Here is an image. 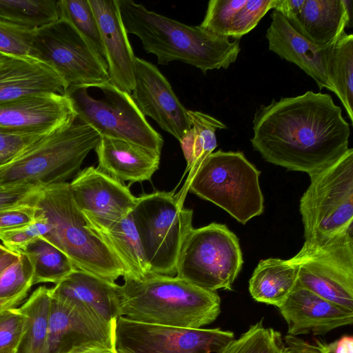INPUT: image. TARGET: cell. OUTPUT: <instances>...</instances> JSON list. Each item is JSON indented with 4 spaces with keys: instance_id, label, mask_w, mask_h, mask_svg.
Masks as SVG:
<instances>
[{
    "instance_id": "obj_49",
    "label": "cell",
    "mask_w": 353,
    "mask_h": 353,
    "mask_svg": "<svg viewBox=\"0 0 353 353\" xmlns=\"http://www.w3.org/2000/svg\"><path fill=\"white\" fill-rule=\"evenodd\" d=\"M16 350L11 349V348H6L0 350V353H15Z\"/></svg>"
},
{
    "instance_id": "obj_9",
    "label": "cell",
    "mask_w": 353,
    "mask_h": 353,
    "mask_svg": "<svg viewBox=\"0 0 353 353\" xmlns=\"http://www.w3.org/2000/svg\"><path fill=\"white\" fill-rule=\"evenodd\" d=\"M89 86L74 85L65 92L77 118L100 137L132 142L161 154L162 137L148 123L131 94L110 82Z\"/></svg>"
},
{
    "instance_id": "obj_48",
    "label": "cell",
    "mask_w": 353,
    "mask_h": 353,
    "mask_svg": "<svg viewBox=\"0 0 353 353\" xmlns=\"http://www.w3.org/2000/svg\"><path fill=\"white\" fill-rule=\"evenodd\" d=\"M68 353H115L114 350L100 347H82L74 349Z\"/></svg>"
},
{
    "instance_id": "obj_24",
    "label": "cell",
    "mask_w": 353,
    "mask_h": 353,
    "mask_svg": "<svg viewBox=\"0 0 353 353\" xmlns=\"http://www.w3.org/2000/svg\"><path fill=\"white\" fill-rule=\"evenodd\" d=\"M116 283L76 268L50 288V296L90 309L102 321L114 324L119 317Z\"/></svg>"
},
{
    "instance_id": "obj_46",
    "label": "cell",
    "mask_w": 353,
    "mask_h": 353,
    "mask_svg": "<svg viewBox=\"0 0 353 353\" xmlns=\"http://www.w3.org/2000/svg\"><path fill=\"white\" fill-rule=\"evenodd\" d=\"M28 292L23 293L10 299H0V312L8 309L17 307L26 297Z\"/></svg>"
},
{
    "instance_id": "obj_13",
    "label": "cell",
    "mask_w": 353,
    "mask_h": 353,
    "mask_svg": "<svg viewBox=\"0 0 353 353\" xmlns=\"http://www.w3.org/2000/svg\"><path fill=\"white\" fill-rule=\"evenodd\" d=\"M235 339L219 327L185 328L133 321L119 316L114 323L115 353H224Z\"/></svg>"
},
{
    "instance_id": "obj_16",
    "label": "cell",
    "mask_w": 353,
    "mask_h": 353,
    "mask_svg": "<svg viewBox=\"0 0 353 353\" xmlns=\"http://www.w3.org/2000/svg\"><path fill=\"white\" fill-rule=\"evenodd\" d=\"M143 114L179 141L190 127L188 110L181 104L169 81L152 63L135 60L134 86L130 94Z\"/></svg>"
},
{
    "instance_id": "obj_37",
    "label": "cell",
    "mask_w": 353,
    "mask_h": 353,
    "mask_svg": "<svg viewBox=\"0 0 353 353\" xmlns=\"http://www.w3.org/2000/svg\"><path fill=\"white\" fill-rule=\"evenodd\" d=\"M30 325V318L19 308L0 312V350H16Z\"/></svg>"
},
{
    "instance_id": "obj_11",
    "label": "cell",
    "mask_w": 353,
    "mask_h": 353,
    "mask_svg": "<svg viewBox=\"0 0 353 353\" xmlns=\"http://www.w3.org/2000/svg\"><path fill=\"white\" fill-rule=\"evenodd\" d=\"M34 48L36 60L50 67L66 90L110 82L105 59L63 18L36 29Z\"/></svg>"
},
{
    "instance_id": "obj_19",
    "label": "cell",
    "mask_w": 353,
    "mask_h": 353,
    "mask_svg": "<svg viewBox=\"0 0 353 353\" xmlns=\"http://www.w3.org/2000/svg\"><path fill=\"white\" fill-rule=\"evenodd\" d=\"M105 52L110 83L131 94L134 86L136 57L129 41L118 0H89Z\"/></svg>"
},
{
    "instance_id": "obj_6",
    "label": "cell",
    "mask_w": 353,
    "mask_h": 353,
    "mask_svg": "<svg viewBox=\"0 0 353 353\" xmlns=\"http://www.w3.org/2000/svg\"><path fill=\"white\" fill-rule=\"evenodd\" d=\"M260 173L242 152L219 150L189 172L184 188L245 224L263 212Z\"/></svg>"
},
{
    "instance_id": "obj_28",
    "label": "cell",
    "mask_w": 353,
    "mask_h": 353,
    "mask_svg": "<svg viewBox=\"0 0 353 353\" xmlns=\"http://www.w3.org/2000/svg\"><path fill=\"white\" fill-rule=\"evenodd\" d=\"M18 253L25 254L32 263L33 285L40 283L56 284L76 269L64 252L42 236L27 244Z\"/></svg>"
},
{
    "instance_id": "obj_4",
    "label": "cell",
    "mask_w": 353,
    "mask_h": 353,
    "mask_svg": "<svg viewBox=\"0 0 353 353\" xmlns=\"http://www.w3.org/2000/svg\"><path fill=\"white\" fill-rule=\"evenodd\" d=\"M36 205L50 224V231L42 237L64 252L76 268L110 283L125 276L115 255L88 226L73 200L69 183L45 186Z\"/></svg>"
},
{
    "instance_id": "obj_40",
    "label": "cell",
    "mask_w": 353,
    "mask_h": 353,
    "mask_svg": "<svg viewBox=\"0 0 353 353\" xmlns=\"http://www.w3.org/2000/svg\"><path fill=\"white\" fill-rule=\"evenodd\" d=\"M50 134H15L0 131V166L12 161Z\"/></svg>"
},
{
    "instance_id": "obj_7",
    "label": "cell",
    "mask_w": 353,
    "mask_h": 353,
    "mask_svg": "<svg viewBox=\"0 0 353 353\" xmlns=\"http://www.w3.org/2000/svg\"><path fill=\"white\" fill-rule=\"evenodd\" d=\"M310 177L299 205L304 243L321 244L353 233V149Z\"/></svg>"
},
{
    "instance_id": "obj_23",
    "label": "cell",
    "mask_w": 353,
    "mask_h": 353,
    "mask_svg": "<svg viewBox=\"0 0 353 353\" xmlns=\"http://www.w3.org/2000/svg\"><path fill=\"white\" fill-rule=\"evenodd\" d=\"M98 169L117 181H150L159 169L160 155L154 151L127 141L100 137L94 148Z\"/></svg>"
},
{
    "instance_id": "obj_5",
    "label": "cell",
    "mask_w": 353,
    "mask_h": 353,
    "mask_svg": "<svg viewBox=\"0 0 353 353\" xmlns=\"http://www.w3.org/2000/svg\"><path fill=\"white\" fill-rule=\"evenodd\" d=\"M99 134L77 118L0 166V188L65 182L97 146Z\"/></svg>"
},
{
    "instance_id": "obj_22",
    "label": "cell",
    "mask_w": 353,
    "mask_h": 353,
    "mask_svg": "<svg viewBox=\"0 0 353 353\" xmlns=\"http://www.w3.org/2000/svg\"><path fill=\"white\" fill-rule=\"evenodd\" d=\"M352 0H305L291 26L319 48L332 46L352 26Z\"/></svg>"
},
{
    "instance_id": "obj_32",
    "label": "cell",
    "mask_w": 353,
    "mask_h": 353,
    "mask_svg": "<svg viewBox=\"0 0 353 353\" xmlns=\"http://www.w3.org/2000/svg\"><path fill=\"white\" fill-rule=\"evenodd\" d=\"M58 9L59 18L68 21L95 52L105 59L99 28L89 0L58 1Z\"/></svg>"
},
{
    "instance_id": "obj_44",
    "label": "cell",
    "mask_w": 353,
    "mask_h": 353,
    "mask_svg": "<svg viewBox=\"0 0 353 353\" xmlns=\"http://www.w3.org/2000/svg\"><path fill=\"white\" fill-rule=\"evenodd\" d=\"M305 0H274L272 10L280 12L288 21L296 16Z\"/></svg>"
},
{
    "instance_id": "obj_18",
    "label": "cell",
    "mask_w": 353,
    "mask_h": 353,
    "mask_svg": "<svg viewBox=\"0 0 353 353\" xmlns=\"http://www.w3.org/2000/svg\"><path fill=\"white\" fill-rule=\"evenodd\" d=\"M270 17L272 21L265 35L269 50L299 66L314 79L320 90L326 88L335 94L331 78L334 45L319 48L297 32L280 12L273 10Z\"/></svg>"
},
{
    "instance_id": "obj_38",
    "label": "cell",
    "mask_w": 353,
    "mask_h": 353,
    "mask_svg": "<svg viewBox=\"0 0 353 353\" xmlns=\"http://www.w3.org/2000/svg\"><path fill=\"white\" fill-rule=\"evenodd\" d=\"M50 230L48 219L42 210L32 223L19 228L0 232V240L8 250L17 252L31 241L47 234Z\"/></svg>"
},
{
    "instance_id": "obj_30",
    "label": "cell",
    "mask_w": 353,
    "mask_h": 353,
    "mask_svg": "<svg viewBox=\"0 0 353 353\" xmlns=\"http://www.w3.org/2000/svg\"><path fill=\"white\" fill-rule=\"evenodd\" d=\"M59 19L54 0H0V19L36 30Z\"/></svg>"
},
{
    "instance_id": "obj_39",
    "label": "cell",
    "mask_w": 353,
    "mask_h": 353,
    "mask_svg": "<svg viewBox=\"0 0 353 353\" xmlns=\"http://www.w3.org/2000/svg\"><path fill=\"white\" fill-rule=\"evenodd\" d=\"M274 0H247L240 10L230 37L239 40L254 29L263 17L273 8Z\"/></svg>"
},
{
    "instance_id": "obj_15",
    "label": "cell",
    "mask_w": 353,
    "mask_h": 353,
    "mask_svg": "<svg viewBox=\"0 0 353 353\" xmlns=\"http://www.w3.org/2000/svg\"><path fill=\"white\" fill-rule=\"evenodd\" d=\"M113 327L86 307L50 296L47 353L92 347L114 350Z\"/></svg>"
},
{
    "instance_id": "obj_2",
    "label": "cell",
    "mask_w": 353,
    "mask_h": 353,
    "mask_svg": "<svg viewBox=\"0 0 353 353\" xmlns=\"http://www.w3.org/2000/svg\"><path fill=\"white\" fill-rule=\"evenodd\" d=\"M121 19L128 33L136 35L157 63L179 61L206 73L227 69L241 51L239 40L212 34L199 26L182 23L148 10L131 0H118Z\"/></svg>"
},
{
    "instance_id": "obj_43",
    "label": "cell",
    "mask_w": 353,
    "mask_h": 353,
    "mask_svg": "<svg viewBox=\"0 0 353 353\" xmlns=\"http://www.w3.org/2000/svg\"><path fill=\"white\" fill-rule=\"evenodd\" d=\"M283 343L282 353H331L328 345L319 340L310 343L297 336L287 334Z\"/></svg>"
},
{
    "instance_id": "obj_10",
    "label": "cell",
    "mask_w": 353,
    "mask_h": 353,
    "mask_svg": "<svg viewBox=\"0 0 353 353\" xmlns=\"http://www.w3.org/2000/svg\"><path fill=\"white\" fill-rule=\"evenodd\" d=\"M243 264L236 235L227 225L212 223L189 232L175 276L206 290H231Z\"/></svg>"
},
{
    "instance_id": "obj_45",
    "label": "cell",
    "mask_w": 353,
    "mask_h": 353,
    "mask_svg": "<svg viewBox=\"0 0 353 353\" xmlns=\"http://www.w3.org/2000/svg\"><path fill=\"white\" fill-rule=\"evenodd\" d=\"M331 353H353V337L343 336L334 343L328 345Z\"/></svg>"
},
{
    "instance_id": "obj_35",
    "label": "cell",
    "mask_w": 353,
    "mask_h": 353,
    "mask_svg": "<svg viewBox=\"0 0 353 353\" xmlns=\"http://www.w3.org/2000/svg\"><path fill=\"white\" fill-rule=\"evenodd\" d=\"M35 31L0 19V53L36 60Z\"/></svg>"
},
{
    "instance_id": "obj_33",
    "label": "cell",
    "mask_w": 353,
    "mask_h": 353,
    "mask_svg": "<svg viewBox=\"0 0 353 353\" xmlns=\"http://www.w3.org/2000/svg\"><path fill=\"white\" fill-rule=\"evenodd\" d=\"M283 345L280 332L265 327L261 320L235 339L224 353H282Z\"/></svg>"
},
{
    "instance_id": "obj_50",
    "label": "cell",
    "mask_w": 353,
    "mask_h": 353,
    "mask_svg": "<svg viewBox=\"0 0 353 353\" xmlns=\"http://www.w3.org/2000/svg\"><path fill=\"white\" fill-rule=\"evenodd\" d=\"M10 251L4 245L0 244V256Z\"/></svg>"
},
{
    "instance_id": "obj_41",
    "label": "cell",
    "mask_w": 353,
    "mask_h": 353,
    "mask_svg": "<svg viewBox=\"0 0 353 353\" xmlns=\"http://www.w3.org/2000/svg\"><path fill=\"white\" fill-rule=\"evenodd\" d=\"M45 186L17 185L0 188V211L23 205H35Z\"/></svg>"
},
{
    "instance_id": "obj_29",
    "label": "cell",
    "mask_w": 353,
    "mask_h": 353,
    "mask_svg": "<svg viewBox=\"0 0 353 353\" xmlns=\"http://www.w3.org/2000/svg\"><path fill=\"white\" fill-rule=\"evenodd\" d=\"M50 304V288L41 286L19 307L29 316L30 325L15 353H47Z\"/></svg>"
},
{
    "instance_id": "obj_25",
    "label": "cell",
    "mask_w": 353,
    "mask_h": 353,
    "mask_svg": "<svg viewBox=\"0 0 353 353\" xmlns=\"http://www.w3.org/2000/svg\"><path fill=\"white\" fill-rule=\"evenodd\" d=\"M297 281V269L290 259H263L259 261L249 281V292L256 301L278 307Z\"/></svg>"
},
{
    "instance_id": "obj_31",
    "label": "cell",
    "mask_w": 353,
    "mask_h": 353,
    "mask_svg": "<svg viewBox=\"0 0 353 353\" xmlns=\"http://www.w3.org/2000/svg\"><path fill=\"white\" fill-rule=\"evenodd\" d=\"M331 78L337 95L353 123V35L345 32L334 46Z\"/></svg>"
},
{
    "instance_id": "obj_17",
    "label": "cell",
    "mask_w": 353,
    "mask_h": 353,
    "mask_svg": "<svg viewBox=\"0 0 353 353\" xmlns=\"http://www.w3.org/2000/svg\"><path fill=\"white\" fill-rule=\"evenodd\" d=\"M77 116L65 94L28 96L0 103V131L51 134L72 124Z\"/></svg>"
},
{
    "instance_id": "obj_8",
    "label": "cell",
    "mask_w": 353,
    "mask_h": 353,
    "mask_svg": "<svg viewBox=\"0 0 353 353\" xmlns=\"http://www.w3.org/2000/svg\"><path fill=\"white\" fill-rule=\"evenodd\" d=\"M180 192L157 191L137 197L131 214L150 274L175 276L179 256L192 227L193 211Z\"/></svg>"
},
{
    "instance_id": "obj_12",
    "label": "cell",
    "mask_w": 353,
    "mask_h": 353,
    "mask_svg": "<svg viewBox=\"0 0 353 353\" xmlns=\"http://www.w3.org/2000/svg\"><path fill=\"white\" fill-rule=\"evenodd\" d=\"M290 261L301 286L353 312V233L321 244L304 243Z\"/></svg>"
},
{
    "instance_id": "obj_14",
    "label": "cell",
    "mask_w": 353,
    "mask_h": 353,
    "mask_svg": "<svg viewBox=\"0 0 353 353\" xmlns=\"http://www.w3.org/2000/svg\"><path fill=\"white\" fill-rule=\"evenodd\" d=\"M73 200L94 232L105 230L130 214L137 197L126 186L93 166L69 183Z\"/></svg>"
},
{
    "instance_id": "obj_20",
    "label": "cell",
    "mask_w": 353,
    "mask_h": 353,
    "mask_svg": "<svg viewBox=\"0 0 353 353\" xmlns=\"http://www.w3.org/2000/svg\"><path fill=\"white\" fill-rule=\"evenodd\" d=\"M277 308L288 324V334L292 336L323 335L353 322V312L303 288L298 281Z\"/></svg>"
},
{
    "instance_id": "obj_21",
    "label": "cell",
    "mask_w": 353,
    "mask_h": 353,
    "mask_svg": "<svg viewBox=\"0 0 353 353\" xmlns=\"http://www.w3.org/2000/svg\"><path fill=\"white\" fill-rule=\"evenodd\" d=\"M65 90L60 77L41 61L0 53V103Z\"/></svg>"
},
{
    "instance_id": "obj_42",
    "label": "cell",
    "mask_w": 353,
    "mask_h": 353,
    "mask_svg": "<svg viewBox=\"0 0 353 353\" xmlns=\"http://www.w3.org/2000/svg\"><path fill=\"white\" fill-rule=\"evenodd\" d=\"M41 213L35 205H23L0 211V232L28 225L34 221Z\"/></svg>"
},
{
    "instance_id": "obj_3",
    "label": "cell",
    "mask_w": 353,
    "mask_h": 353,
    "mask_svg": "<svg viewBox=\"0 0 353 353\" xmlns=\"http://www.w3.org/2000/svg\"><path fill=\"white\" fill-rule=\"evenodd\" d=\"M116 284L119 316L143 323L201 328L221 312L216 291L196 287L176 276L150 274Z\"/></svg>"
},
{
    "instance_id": "obj_34",
    "label": "cell",
    "mask_w": 353,
    "mask_h": 353,
    "mask_svg": "<svg viewBox=\"0 0 353 353\" xmlns=\"http://www.w3.org/2000/svg\"><path fill=\"white\" fill-rule=\"evenodd\" d=\"M246 1H210L205 17L199 26L216 35L230 38L232 28Z\"/></svg>"
},
{
    "instance_id": "obj_47",
    "label": "cell",
    "mask_w": 353,
    "mask_h": 353,
    "mask_svg": "<svg viewBox=\"0 0 353 353\" xmlns=\"http://www.w3.org/2000/svg\"><path fill=\"white\" fill-rule=\"evenodd\" d=\"M20 254L11 250L0 256V274L12 263L19 259Z\"/></svg>"
},
{
    "instance_id": "obj_1",
    "label": "cell",
    "mask_w": 353,
    "mask_h": 353,
    "mask_svg": "<svg viewBox=\"0 0 353 353\" xmlns=\"http://www.w3.org/2000/svg\"><path fill=\"white\" fill-rule=\"evenodd\" d=\"M250 142L266 161L309 176L349 150L350 124L327 94L307 91L256 111Z\"/></svg>"
},
{
    "instance_id": "obj_36",
    "label": "cell",
    "mask_w": 353,
    "mask_h": 353,
    "mask_svg": "<svg viewBox=\"0 0 353 353\" xmlns=\"http://www.w3.org/2000/svg\"><path fill=\"white\" fill-rule=\"evenodd\" d=\"M0 274V299H10L28 292L33 285L34 268L23 253Z\"/></svg>"
},
{
    "instance_id": "obj_26",
    "label": "cell",
    "mask_w": 353,
    "mask_h": 353,
    "mask_svg": "<svg viewBox=\"0 0 353 353\" xmlns=\"http://www.w3.org/2000/svg\"><path fill=\"white\" fill-rule=\"evenodd\" d=\"M94 233L122 265L123 279H142L150 274L131 212L110 228Z\"/></svg>"
},
{
    "instance_id": "obj_27",
    "label": "cell",
    "mask_w": 353,
    "mask_h": 353,
    "mask_svg": "<svg viewBox=\"0 0 353 353\" xmlns=\"http://www.w3.org/2000/svg\"><path fill=\"white\" fill-rule=\"evenodd\" d=\"M190 124L179 141L187 162L186 173L196 169L217 146L216 131L226 125L214 117L199 111L188 110Z\"/></svg>"
}]
</instances>
